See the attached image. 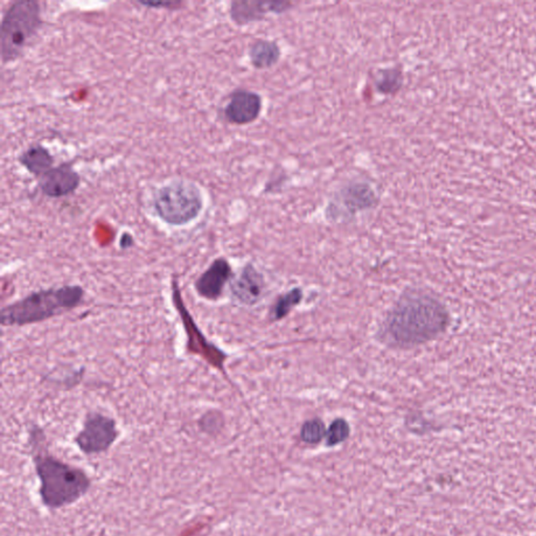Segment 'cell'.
Instances as JSON below:
<instances>
[{"label":"cell","instance_id":"1","mask_svg":"<svg viewBox=\"0 0 536 536\" xmlns=\"http://www.w3.org/2000/svg\"><path fill=\"white\" fill-rule=\"evenodd\" d=\"M448 323V313L436 298L420 291L403 295L386 319L382 334L391 345L413 347L438 336Z\"/></svg>","mask_w":536,"mask_h":536},{"label":"cell","instance_id":"2","mask_svg":"<svg viewBox=\"0 0 536 536\" xmlns=\"http://www.w3.org/2000/svg\"><path fill=\"white\" fill-rule=\"evenodd\" d=\"M35 470L40 482V498L50 510L72 505L85 497L92 486L87 473L79 468L54 457L46 448L44 430L34 427L30 430Z\"/></svg>","mask_w":536,"mask_h":536},{"label":"cell","instance_id":"3","mask_svg":"<svg viewBox=\"0 0 536 536\" xmlns=\"http://www.w3.org/2000/svg\"><path fill=\"white\" fill-rule=\"evenodd\" d=\"M86 291L80 285L40 289L2 309L3 327H23L38 324L65 315L82 304Z\"/></svg>","mask_w":536,"mask_h":536},{"label":"cell","instance_id":"4","mask_svg":"<svg viewBox=\"0 0 536 536\" xmlns=\"http://www.w3.org/2000/svg\"><path fill=\"white\" fill-rule=\"evenodd\" d=\"M205 207L204 195L197 184L173 179L153 194L152 207L158 219L170 227H185L197 220Z\"/></svg>","mask_w":536,"mask_h":536},{"label":"cell","instance_id":"5","mask_svg":"<svg viewBox=\"0 0 536 536\" xmlns=\"http://www.w3.org/2000/svg\"><path fill=\"white\" fill-rule=\"evenodd\" d=\"M43 25L36 0H18L4 14L0 26V57L4 65L16 61Z\"/></svg>","mask_w":536,"mask_h":536},{"label":"cell","instance_id":"6","mask_svg":"<svg viewBox=\"0 0 536 536\" xmlns=\"http://www.w3.org/2000/svg\"><path fill=\"white\" fill-rule=\"evenodd\" d=\"M171 298L174 308L178 312L180 321H182L186 330L187 351L191 354L199 355L208 364L222 370L224 369L226 354L212 343H208L204 333L198 329L189 309L187 308V305L183 300L182 291H180L179 284L176 278H173L171 282Z\"/></svg>","mask_w":536,"mask_h":536},{"label":"cell","instance_id":"7","mask_svg":"<svg viewBox=\"0 0 536 536\" xmlns=\"http://www.w3.org/2000/svg\"><path fill=\"white\" fill-rule=\"evenodd\" d=\"M118 435L120 431L113 417L92 412L86 415L81 430L75 438V443L83 454L99 455L113 447Z\"/></svg>","mask_w":536,"mask_h":536},{"label":"cell","instance_id":"8","mask_svg":"<svg viewBox=\"0 0 536 536\" xmlns=\"http://www.w3.org/2000/svg\"><path fill=\"white\" fill-rule=\"evenodd\" d=\"M232 275L229 263L224 258H218L195 281V291L205 300H218L224 294L227 283L232 280Z\"/></svg>","mask_w":536,"mask_h":536},{"label":"cell","instance_id":"9","mask_svg":"<svg viewBox=\"0 0 536 536\" xmlns=\"http://www.w3.org/2000/svg\"><path fill=\"white\" fill-rule=\"evenodd\" d=\"M81 177L72 166L67 164L54 167L38 179V186L46 197H66L79 189Z\"/></svg>","mask_w":536,"mask_h":536},{"label":"cell","instance_id":"10","mask_svg":"<svg viewBox=\"0 0 536 536\" xmlns=\"http://www.w3.org/2000/svg\"><path fill=\"white\" fill-rule=\"evenodd\" d=\"M262 109L259 95L248 90H236L225 108L228 122L234 125H247L257 120Z\"/></svg>","mask_w":536,"mask_h":536},{"label":"cell","instance_id":"11","mask_svg":"<svg viewBox=\"0 0 536 536\" xmlns=\"http://www.w3.org/2000/svg\"><path fill=\"white\" fill-rule=\"evenodd\" d=\"M264 292L263 277L253 266L243 268L231 282V294L237 302L253 306L261 300Z\"/></svg>","mask_w":536,"mask_h":536},{"label":"cell","instance_id":"12","mask_svg":"<svg viewBox=\"0 0 536 536\" xmlns=\"http://www.w3.org/2000/svg\"><path fill=\"white\" fill-rule=\"evenodd\" d=\"M288 2H234L231 5V17L237 25H247L258 22L268 13H282L288 10Z\"/></svg>","mask_w":536,"mask_h":536},{"label":"cell","instance_id":"13","mask_svg":"<svg viewBox=\"0 0 536 536\" xmlns=\"http://www.w3.org/2000/svg\"><path fill=\"white\" fill-rule=\"evenodd\" d=\"M340 199H342L348 211L351 213L371 208L378 203V198H376L372 187L366 184H353L346 187L340 192Z\"/></svg>","mask_w":536,"mask_h":536},{"label":"cell","instance_id":"14","mask_svg":"<svg viewBox=\"0 0 536 536\" xmlns=\"http://www.w3.org/2000/svg\"><path fill=\"white\" fill-rule=\"evenodd\" d=\"M18 161L25 167V169L33 174L34 177H43L45 173L54 168V157L50 150L41 145L32 146L22 153Z\"/></svg>","mask_w":536,"mask_h":536},{"label":"cell","instance_id":"15","mask_svg":"<svg viewBox=\"0 0 536 536\" xmlns=\"http://www.w3.org/2000/svg\"><path fill=\"white\" fill-rule=\"evenodd\" d=\"M250 62L256 68L274 66L281 57L280 47L274 41L258 40L248 52Z\"/></svg>","mask_w":536,"mask_h":536},{"label":"cell","instance_id":"16","mask_svg":"<svg viewBox=\"0 0 536 536\" xmlns=\"http://www.w3.org/2000/svg\"><path fill=\"white\" fill-rule=\"evenodd\" d=\"M379 78L376 81V87L382 94H394L399 92L402 86L403 76L399 68L385 69L381 71Z\"/></svg>","mask_w":536,"mask_h":536},{"label":"cell","instance_id":"17","mask_svg":"<svg viewBox=\"0 0 536 536\" xmlns=\"http://www.w3.org/2000/svg\"><path fill=\"white\" fill-rule=\"evenodd\" d=\"M303 298L302 290L300 288L292 289L288 294L282 296L274 306L271 316L275 319H280L288 315V313L295 308L296 305L301 302Z\"/></svg>","mask_w":536,"mask_h":536},{"label":"cell","instance_id":"18","mask_svg":"<svg viewBox=\"0 0 536 536\" xmlns=\"http://www.w3.org/2000/svg\"><path fill=\"white\" fill-rule=\"evenodd\" d=\"M326 433L324 422L319 420H312L304 423L301 438L306 443L317 444L321 442Z\"/></svg>","mask_w":536,"mask_h":536},{"label":"cell","instance_id":"19","mask_svg":"<svg viewBox=\"0 0 536 536\" xmlns=\"http://www.w3.org/2000/svg\"><path fill=\"white\" fill-rule=\"evenodd\" d=\"M350 434L349 424L344 420H337L331 423L329 430H327V445L334 447L344 442Z\"/></svg>","mask_w":536,"mask_h":536},{"label":"cell","instance_id":"20","mask_svg":"<svg viewBox=\"0 0 536 536\" xmlns=\"http://www.w3.org/2000/svg\"><path fill=\"white\" fill-rule=\"evenodd\" d=\"M138 5L148 6V8H166V9H173L176 10L178 8L179 5H182V3L179 2H168V3H143L137 2Z\"/></svg>","mask_w":536,"mask_h":536},{"label":"cell","instance_id":"21","mask_svg":"<svg viewBox=\"0 0 536 536\" xmlns=\"http://www.w3.org/2000/svg\"><path fill=\"white\" fill-rule=\"evenodd\" d=\"M134 237H132L130 234L125 233L121 237L120 246L122 248H129L134 246Z\"/></svg>","mask_w":536,"mask_h":536}]
</instances>
